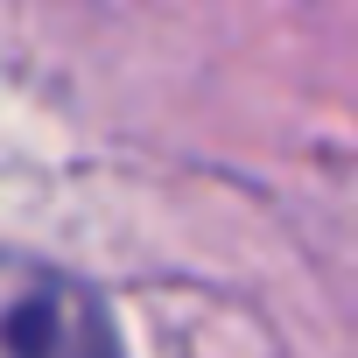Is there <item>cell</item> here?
Wrapping results in <instances>:
<instances>
[{"label":"cell","instance_id":"obj_1","mask_svg":"<svg viewBox=\"0 0 358 358\" xmlns=\"http://www.w3.org/2000/svg\"><path fill=\"white\" fill-rule=\"evenodd\" d=\"M8 344L15 351H78V344H113V330L99 323V309L78 295V288H64V281H43V295H29V288H15V302H8Z\"/></svg>","mask_w":358,"mask_h":358}]
</instances>
